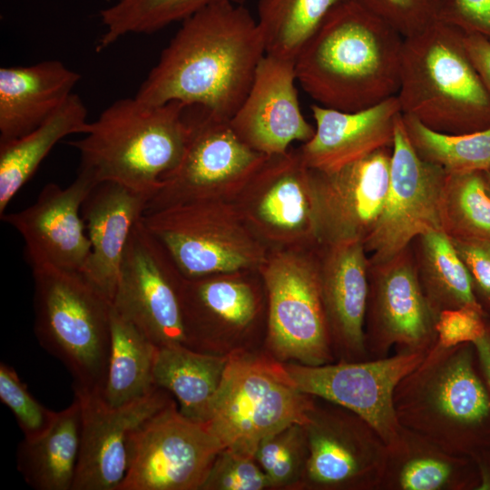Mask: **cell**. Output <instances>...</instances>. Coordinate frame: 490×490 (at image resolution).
<instances>
[{
  "instance_id": "1",
  "label": "cell",
  "mask_w": 490,
  "mask_h": 490,
  "mask_svg": "<svg viewBox=\"0 0 490 490\" xmlns=\"http://www.w3.org/2000/svg\"><path fill=\"white\" fill-rule=\"evenodd\" d=\"M266 54L257 23L242 5L218 3L181 25L135 97L148 105L180 102L230 121Z\"/></svg>"
},
{
  "instance_id": "2",
  "label": "cell",
  "mask_w": 490,
  "mask_h": 490,
  "mask_svg": "<svg viewBox=\"0 0 490 490\" xmlns=\"http://www.w3.org/2000/svg\"><path fill=\"white\" fill-rule=\"evenodd\" d=\"M404 37L354 0L337 7L295 60L297 82L318 104L344 112L397 95Z\"/></svg>"
},
{
  "instance_id": "3",
  "label": "cell",
  "mask_w": 490,
  "mask_h": 490,
  "mask_svg": "<svg viewBox=\"0 0 490 490\" xmlns=\"http://www.w3.org/2000/svg\"><path fill=\"white\" fill-rule=\"evenodd\" d=\"M190 131L185 104L148 105L134 96L115 101L69 144L79 152V171L98 184L115 182L152 199L180 163Z\"/></svg>"
},
{
  "instance_id": "4",
  "label": "cell",
  "mask_w": 490,
  "mask_h": 490,
  "mask_svg": "<svg viewBox=\"0 0 490 490\" xmlns=\"http://www.w3.org/2000/svg\"><path fill=\"white\" fill-rule=\"evenodd\" d=\"M464 34L438 20L404 38L397 93L402 114L445 133L490 127V96L468 57Z\"/></svg>"
},
{
  "instance_id": "5",
  "label": "cell",
  "mask_w": 490,
  "mask_h": 490,
  "mask_svg": "<svg viewBox=\"0 0 490 490\" xmlns=\"http://www.w3.org/2000/svg\"><path fill=\"white\" fill-rule=\"evenodd\" d=\"M475 355L472 343L436 342L394 391L400 426L449 452L471 453L475 434L490 420V391L476 372Z\"/></svg>"
},
{
  "instance_id": "6",
  "label": "cell",
  "mask_w": 490,
  "mask_h": 490,
  "mask_svg": "<svg viewBox=\"0 0 490 490\" xmlns=\"http://www.w3.org/2000/svg\"><path fill=\"white\" fill-rule=\"evenodd\" d=\"M32 270L40 345L65 366L74 391L101 395L110 358L112 301L79 271Z\"/></svg>"
},
{
  "instance_id": "7",
  "label": "cell",
  "mask_w": 490,
  "mask_h": 490,
  "mask_svg": "<svg viewBox=\"0 0 490 490\" xmlns=\"http://www.w3.org/2000/svg\"><path fill=\"white\" fill-rule=\"evenodd\" d=\"M293 383L284 364L264 357L229 355L222 380L203 417L223 449L254 458L260 443L291 425H306L316 403Z\"/></svg>"
},
{
  "instance_id": "8",
  "label": "cell",
  "mask_w": 490,
  "mask_h": 490,
  "mask_svg": "<svg viewBox=\"0 0 490 490\" xmlns=\"http://www.w3.org/2000/svg\"><path fill=\"white\" fill-rule=\"evenodd\" d=\"M319 247L270 250L259 269L267 296V344L279 361L334 362L321 295Z\"/></svg>"
},
{
  "instance_id": "9",
  "label": "cell",
  "mask_w": 490,
  "mask_h": 490,
  "mask_svg": "<svg viewBox=\"0 0 490 490\" xmlns=\"http://www.w3.org/2000/svg\"><path fill=\"white\" fill-rule=\"evenodd\" d=\"M142 220L185 278L259 270L270 252L232 201L176 204L144 213Z\"/></svg>"
},
{
  "instance_id": "10",
  "label": "cell",
  "mask_w": 490,
  "mask_h": 490,
  "mask_svg": "<svg viewBox=\"0 0 490 490\" xmlns=\"http://www.w3.org/2000/svg\"><path fill=\"white\" fill-rule=\"evenodd\" d=\"M232 202L270 250L320 245L313 171L306 165L298 148L267 156Z\"/></svg>"
},
{
  "instance_id": "11",
  "label": "cell",
  "mask_w": 490,
  "mask_h": 490,
  "mask_svg": "<svg viewBox=\"0 0 490 490\" xmlns=\"http://www.w3.org/2000/svg\"><path fill=\"white\" fill-rule=\"evenodd\" d=\"M190 136L178 166L162 181L145 213L204 200L232 201L267 158L245 144L230 121L189 113Z\"/></svg>"
},
{
  "instance_id": "12",
  "label": "cell",
  "mask_w": 490,
  "mask_h": 490,
  "mask_svg": "<svg viewBox=\"0 0 490 490\" xmlns=\"http://www.w3.org/2000/svg\"><path fill=\"white\" fill-rule=\"evenodd\" d=\"M184 278L142 217L124 250L113 309L157 347L187 346L181 302Z\"/></svg>"
},
{
  "instance_id": "13",
  "label": "cell",
  "mask_w": 490,
  "mask_h": 490,
  "mask_svg": "<svg viewBox=\"0 0 490 490\" xmlns=\"http://www.w3.org/2000/svg\"><path fill=\"white\" fill-rule=\"evenodd\" d=\"M222 449L204 422L186 417L172 401L131 435L119 490H201Z\"/></svg>"
},
{
  "instance_id": "14",
  "label": "cell",
  "mask_w": 490,
  "mask_h": 490,
  "mask_svg": "<svg viewBox=\"0 0 490 490\" xmlns=\"http://www.w3.org/2000/svg\"><path fill=\"white\" fill-rule=\"evenodd\" d=\"M447 172L421 159L406 132L402 113L394 132L389 183L379 218L364 242L370 262L387 260L424 233L442 230Z\"/></svg>"
},
{
  "instance_id": "15",
  "label": "cell",
  "mask_w": 490,
  "mask_h": 490,
  "mask_svg": "<svg viewBox=\"0 0 490 490\" xmlns=\"http://www.w3.org/2000/svg\"><path fill=\"white\" fill-rule=\"evenodd\" d=\"M426 354L396 351L381 358L318 366L285 363L284 368L301 392L354 412L389 446L398 438L402 427L394 408V391Z\"/></svg>"
},
{
  "instance_id": "16",
  "label": "cell",
  "mask_w": 490,
  "mask_h": 490,
  "mask_svg": "<svg viewBox=\"0 0 490 490\" xmlns=\"http://www.w3.org/2000/svg\"><path fill=\"white\" fill-rule=\"evenodd\" d=\"M437 315L420 285L409 245L393 258L368 260L365 346L370 358L396 351L427 352L436 342Z\"/></svg>"
},
{
  "instance_id": "17",
  "label": "cell",
  "mask_w": 490,
  "mask_h": 490,
  "mask_svg": "<svg viewBox=\"0 0 490 490\" xmlns=\"http://www.w3.org/2000/svg\"><path fill=\"white\" fill-rule=\"evenodd\" d=\"M328 403L316 405L305 425L309 455L302 480L318 489L379 490L387 445L359 416Z\"/></svg>"
},
{
  "instance_id": "18",
  "label": "cell",
  "mask_w": 490,
  "mask_h": 490,
  "mask_svg": "<svg viewBox=\"0 0 490 490\" xmlns=\"http://www.w3.org/2000/svg\"><path fill=\"white\" fill-rule=\"evenodd\" d=\"M392 147L333 172L313 171L315 213L321 245L365 240L379 218L390 174Z\"/></svg>"
},
{
  "instance_id": "19",
  "label": "cell",
  "mask_w": 490,
  "mask_h": 490,
  "mask_svg": "<svg viewBox=\"0 0 490 490\" xmlns=\"http://www.w3.org/2000/svg\"><path fill=\"white\" fill-rule=\"evenodd\" d=\"M82 410L81 446L73 490H119L126 475L131 435L172 400L165 390L111 407L99 394L74 391Z\"/></svg>"
},
{
  "instance_id": "20",
  "label": "cell",
  "mask_w": 490,
  "mask_h": 490,
  "mask_svg": "<svg viewBox=\"0 0 490 490\" xmlns=\"http://www.w3.org/2000/svg\"><path fill=\"white\" fill-rule=\"evenodd\" d=\"M97 184L91 175L79 171L67 187L48 183L32 205L1 216L22 236L32 269L82 270L91 252L82 206Z\"/></svg>"
},
{
  "instance_id": "21",
  "label": "cell",
  "mask_w": 490,
  "mask_h": 490,
  "mask_svg": "<svg viewBox=\"0 0 490 490\" xmlns=\"http://www.w3.org/2000/svg\"><path fill=\"white\" fill-rule=\"evenodd\" d=\"M295 62L265 54L243 103L230 120L237 136L267 156L286 152L315 132L300 110Z\"/></svg>"
},
{
  "instance_id": "22",
  "label": "cell",
  "mask_w": 490,
  "mask_h": 490,
  "mask_svg": "<svg viewBox=\"0 0 490 490\" xmlns=\"http://www.w3.org/2000/svg\"><path fill=\"white\" fill-rule=\"evenodd\" d=\"M266 298L259 270L184 278L181 302L187 347L200 351L221 330L250 328L260 316Z\"/></svg>"
},
{
  "instance_id": "23",
  "label": "cell",
  "mask_w": 490,
  "mask_h": 490,
  "mask_svg": "<svg viewBox=\"0 0 490 490\" xmlns=\"http://www.w3.org/2000/svg\"><path fill=\"white\" fill-rule=\"evenodd\" d=\"M320 286L334 356L369 359L365 346L368 255L360 241L319 247Z\"/></svg>"
},
{
  "instance_id": "24",
  "label": "cell",
  "mask_w": 490,
  "mask_h": 490,
  "mask_svg": "<svg viewBox=\"0 0 490 490\" xmlns=\"http://www.w3.org/2000/svg\"><path fill=\"white\" fill-rule=\"evenodd\" d=\"M311 113L314 135L298 149L306 165L319 172L338 170L392 147L396 122L402 113L397 95L354 112L313 104Z\"/></svg>"
},
{
  "instance_id": "25",
  "label": "cell",
  "mask_w": 490,
  "mask_h": 490,
  "mask_svg": "<svg viewBox=\"0 0 490 490\" xmlns=\"http://www.w3.org/2000/svg\"><path fill=\"white\" fill-rule=\"evenodd\" d=\"M151 197L115 182L97 184L82 206L91 243L81 274L111 301L131 232Z\"/></svg>"
},
{
  "instance_id": "26",
  "label": "cell",
  "mask_w": 490,
  "mask_h": 490,
  "mask_svg": "<svg viewBox=\"0 0 490 490\" xmlns=\"http://www.w3.org/2000/svg\"><path fill=\"white\" fill-rule=\"evenodd\" d=\"M81 75L62 62L0 68V142L27 134L73 93Z\"/></svg>"
},
{
  "instance_id": "27",
  "label": "cell",
  "mask_w": 490,
  "mask_h": 490,
  "mask_svg": "<svg viewBox=\"0 0 490 490\" xmlns=\"http://www.w3.org/2000/svg\"><path fill=\"white\" fill-rule=\"evenodd\" d=\"M465 455L449 452L401 427L387 446L379 490H461L474 486Z\"/></svg>"
},
{
  "instance_id": "28",
  "label": "cell",
  "mask_w": 490,
  "mask_h": 490,
  "mask_svg": "<svg viewBox=\"0 0 490 490\" xmlns=\"http://www.w3.org/2000/svg\"><path fill=\"white\" fill-rule=\"evenodd\" d=\"M82 410L77 397L56 413L41 436L24 439L16 465L24 480L36 490H73L81 446Z\"/></svg>"
},
{
  "instance_id": "29",
  "label": "cell",
  "mask_w": 490,
  "mask_h": 490,
  "mask_svg": "<svg viewBox=\"0 0 490 490\" xmlns=\"http://www.w3.org/2000/svg\"><path fill=\"white\" fill-rule=\"evenodd\" d=\"M87 109L72 93L43 124L19 138L0 142V216L43 160L63 138L88 131Z\"/></svg>"
},
{
  "instance_id": "30",
  "label": "cell",
  "mask_w": 490,
  "mask_h": 490,
  "mask_svg": "<svg viewBox=\"0 0 490 490\" xmlns=\"http://www.w3.org/2000/svg\"><path fill=\"white\" fill-rule=\"evenodd\" d=\"M228 359L229 356L211 355L184 345L161 347L153 367V384L175 396L183 416L202 422Z\"/></svg>"
},
{
  "instance_id": "31",
  "label": "cell",
  "mask_w": 490,
  "mask_h": 490,
  "mask_svg": "<svg viewBox=\"0 0 490 490\" xmlns=\"http://www.w3.org/2000/svg\"><path fill=\"white\" fill-rule=\"evenodd\" d=\"M410 245L423 292L437 316L449 309L483 308L466 266L443 230L419 235Z\"/></svg>"
},
{
  "instance_id": "32",
  "label": "cell",
  "mask_w": 490,
  "mask_h": 490,
  "mask_svg": "<svg viewBox=\"0 0 490 490\" xmlns=\"http://www.w3.org/2000/svg\"><path fill=\"white\" fill-rule=\"evenodd\" d=\"M159 347L113 309L111 349L101 394L111 407H121L151 394Z\"/></svg>"
},
{
  "instance_id": "33",
  "label": "cell",
  "mask_w": 490,
  "mask_h": 490,
  "mask_svg": "<svg viewBox=\"0 0 490 490\" xmlns=\"http://www.w3.org/2000/svg\"><path fill=\"white\" fill-rule=\"evenodd\" d=\"M349 0H259L257 23L268 55L294 61L328 15Z\"/></svg>"
},
{
  "instance_id": "34",
  "label": "cell",
  "mask_w": 490,
  "mask_h": 490,
  "mask_svg": "<svg viewBox=\"0 0 490 490\" xmlns=\"http://www.w3.org/2000/svg\"><path fill=\"white\" fill-rule=\"evenodd\" d=\"M245 0H117L100 11L104 32L97 41L101 52L128 34H152L209 5Z\"/></svg>"
},
{
  "instance_id": "35",
  "label": "cell",
  "mask_w": 490,
  "mask_h": 490,
  "mask_svg": "<svg viewBox=\"0 0 490 490\" xmlns=\"http://www.w3.org/2000/svg\"><path fill=\"white\" fill-rule=\"evenodd\" d=\"M408 140L417 155L447 173L485 172L490 169V127L451 134L435 131L417 119L402 114Z\"/></svg>"
},
{
  "instance_id": "36",
  "label": "cell",
  "mask_w": 490,
  "mask_h": 490,
  "mask_svg": "<svg viewBox=\"0 0 490 490\" xmlns=\"http://www.w3.org/2000/svg\"><path fill=\"white\" fill-rule=\"evenodd\" d=\"M441 221L450 238L490 240V191L483 172L447 173Z\"/></svg>"
},
{
  "instance_id": "37",
  "label": "cell",
  "mask_w": 490,
  "mask_h": 490,
  "mask_svg": "<svg viewBox=\"0 0 490 490\" xmlns=\"http://www.w3.org/2000/svg\"><path fill=\"white\" fill-rule=\"evenodd\" d=\"M309 455L305 425L291 424L265 437L254 458L268 476L271 487L302 481Z\"/></svg>"
},
{
  "instance_id": "38",
  "label": "cell",
  "mask_w": 490,
  "mask_h": 490,
  "mask_svg": "<svg viewBox=\"0 0 490 490\" xmlns=\"http://www.w3.org/2000/svg\"><path fill=\"white\" fill-rule=\"evenodd\" d=\"M0 400L15 416L26 440L44 435L57 413L38 402L14 368L4 362L0 364Z\"/></svg>"
},
{
  "instance_id": "39",
  "label": "cell",
  "mask_w": 490,
  "mask_h": 490,
  "mask_svg": "<svg viewBox=\"0 0 490 490\" xmlns=\"http://www.w3.org/2000/svg\"><path fill=\"white\" fill-rule=\"evenodd\" d=\"M271 484L255 458L222 449L201 490H262Z\"/></svg>"
},
{
  "instance_id": "40",
  "label": "cell",
  "mask_w": 490,
  "mask_h": 490,
  "mask_svg": "<svg viewBox=\"0 0 490 490\" xmlns=\"http://www.w3.org/2000/svg\"><path fill=\"white\" fill-rule=\"evenodd\" d=\"M372 12L404 38L439 20L443 0H354Z\"/></svg>"
},
{
  "instance_id": "41",
  "label": "cell",
  "mask_w": 490,
  "mask_h": 490,
  "mask_svg": "<svg viewBox=\"0 0 490 490\" xmlns=\"http://www.w3.org/2000/svg\"><path fill=\"white\" fill-rule=\"evenodd\" d=\"M487 329L486 312L483 308L461 307L442 310L436 318V342L444 348L474 343Z\"/></svg>"
},
{
  "instance_id": "42",
  "label": "cell",
  "mask_w": 490,
  "mask_h": 490,
  "mask_svg": "<svg viewBox=\"0 0 490 490\" xmlns=\"http://www.w3.org/2000/svg\"><path fill=\"white\" fill-rule=\"evenodd\" d=\"M450 239L469 273L475 297L486 312L490 309V240Z\"/></svg>"
},
{
  "instance_id": "43",
  "label": "cell",
  "mask_w": 490,
  "mask_h": 490,
  "mask_svg": "<svg viewBox=\"0 0 490 490\" xmlns=\"http://www.w3.org/2000/svg\"><path fill=\"white\" fill-rule=\"evenodd\" d=\"M439 20L490 40V0H443Z\"/></svg>"
},
{
  "instance_id": "44",
  "label": "cell",
  "mask_w": 490,
  "mask_h": 490,
  "mask_svg": "<svg viewBox=\"0 0 490 490\" xmlns=\"http://www.w3.org/2000/svg\"><path fill=\"white\" fill-rule=\"evenodd\" d=\"M468 57L490 96V40L478 33L464 34Z\"/></svg>"
},
{
  "instance_id": "45",
  "label": "cell",
  "mask_w": 490,
  "mask_h": 490,
  "mask_svg": "<svg viewBox=\"0 0 490 490\" xmlns=\"http://www.w3.org/2000/svg\"><path fill=\"white\" fill-rule=\"evenodd\" d=\"M479 366L490 391V330L487 328L485 335L473 343Z\"/></svg>"
},
{
  "instance_id": "46",
  "label": "cell",
  "mask_w": 490,
  "mask_h": 490,
  "mask_svg": "<svg viewBox=\"0 0 490 490\" xmlns=\"http://www.w3.org/2000/svg\"><path fill=\"white\" fill-rule=\"evenodd\" d=\"M483 173H484V178H485L486 186L490 191V169L485 172H483Z\"/></svg>"
},
{
  "instance_id": "47",
  "label": "cell",
  "mask_w": 490,
  "mask_h": 490,
  "mask_svg": "<svg viewBox=\"0 0 490 490\" xmlns=\"http://www.w3.org/2000/svg\"><path fill=\"white\" fill-rule=\"evenodd\" d=\"M486 322H487V328H489L490 330V309L486 311Z\"/></svg>"
}]
</instances>
